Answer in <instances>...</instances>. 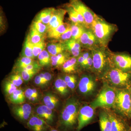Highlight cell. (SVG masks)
Listing matches in <instances>:
<instances>
[{"label":"cell","instance_id":"4","mask_svg":"<svg viewBox=\"0 0 131 131\" xmlns=\"http://www.w3.org/2000/svg\"><path fill=\"white\" fill-rule=\"evenodd\" d=\"M110 51L107 47L100 46L91 50L93 59L92 71L98 75H103L110 68Z\"/></svg>","mask_w":131,"mask_h":131},{"label":"cell","instance_id":"1","mask_svg":"<svg viewBox=\"0 0 131 131\" xmlns=\"http://www.w3.org/2000/svg\"><path fill=\"white\" fill-rule=\"evenodd\" d=\"M80 103L77 99L71 98L66 101L59 116L58 126L62 130H72L78 125Z\"/></svg>","mask_w":131,"mask_h":131},{"label":"cell","instance_id":"29","mask_svg":"<svg viewBox=\"0 0 131 131\" xmlns=\"http://www.w3.org/2000/svg\"><path fill=\"white\" fill-rule=\"evenodd\" d=\"M71 29L72 32V39H79L86 28L79 24L72 23L71 24Z\"/></svg>","mask_w":131,"mask_h":131},{"label":"cell","instance_id":"33","mask_svg":"<svg viewBox=\"0 0 131 131\" xmlns=\"http://www.w3.org/2000/svg\"><path fill=\"white\" fill-rule=\"evenodd\" d=\"M64 80L69 88L71 90L75 88L77 82V78L75 76L73 75H67L64 77Z\"/></svg>","mask_w":131,"mask_h":131},{"label":"cell","instance_id":"32","mask_svg":"<svg viewBox=\"0 0 131 131\" xmlns=\"http://www.w3.org/2000/svg\"><path fill=\"white\" fill-rule=\"evenodd\" d=\"M33 45L28 42L26 39L24 45V49L22 51V57H27L31 58H34L33 53Z\"/></svg>","mask_w":131,"mask_h":131},{"label":"cell","instance_id":"39","mask_svg":"<svg viewBox=\"0 0 131 131\" xmlns=\"http://www.w3.org/2000/svg\"><path fill=\"white\" fill-rule=\"evenodd\" d=\"M71 39H72V32L70 27L61 35L57 40L59 42L64 43Z\"/></svg>","mask_w":131,"mask_h":131},{"label":"cell","instance_id":"48","mask_svg":"<svg viewBox=\"0 0 131 131\" xmlns=\"http://www.w3.org/2000/svg\"><path fill=\"white\" fill-rule=\"evenodd\" d=\"M131 88V86H130Z\"/></svg>","mask_w":131,"mask_h":131},{"label":"cell","instance_id":"24","mask_svg":"<svg viewBox=\"0 0 131 131\" xmlns=\"http://www.w3.org/2000/svg\"><path fill=\"white\" fill-rule=\"evenodd\" d=\"M45 35H43L34 28L31 27L30 33L26 39L33 45L36 44L44 40Z\"/></svg>","mask_w":131,"mask_h":131},{"label":"cell","instance_id":"46","mask_svg":"<svg viewBox=\"0 0 131 131\" xmlns=\"http://www.w3.org/2000/svg\"><path fill=\"white\" fill-rule=\"evenodd\" d=\"M130 131H131V124L130 126Z\"/></svg>","mask_w":131,"mask_h":131},{"label":"cell","instance_id":"43","mask_svg":"<svg viewBox=\"0 0 131 131\" xmlns=\"http://www.w3.org/2000/svg\"><path fill=\"white\" fill-rule=\"evenodd\" d=\"M52 78V75L50 73L48 72H46L44 73V80L43 83L44 84H45L48 83V82L50 81L51 80Z\"/></svg>","mask_w":131,"mask_h":131},{"label":"cell","instance_id":"31","mask_svg":"<svg viewBox=\"0 0 131 131\" xmlns=\"http://www.w3.org/2000/svg\"><path fill=\"white\" fill-rule=\"evenodd\" d=\"M31 27L34 28L39 32L45 35L47 33L48 31L47 25L40 21H34Z\"/></svg>","mask_w":131,"mask_h":131},{"label":"cell","instance_id":"23","mask_svg":"<svg viewBox=\"0 0 131 131\" xmlns=\"http://www.w3.org/2000/svg\"><path fill=\"white\" fill-rule=\"evenodd\" d=\"M77 58L73 57H70L62 65V70L64 73H71L74 72L77 69Z\"/></svg>","mask_w":131,"mask_h":131},{"label":"cell","instance_id":"16","mask_svg":"<svg viewBox=\"0 0 131 131\" xmlns=\"http://www.w3.org/2000/svg\"><path fill=\"white\" fill-rule=\"evenodd\" d=\"M64 43L66 51L69 52L73 57L78 58L82 52L83 48L79 39H71Z\"/></svg>","mask_w":131,"mask_h":131},{"label":"cell","instance_id":"45","mask_svg":"<svg viewBox=\"0 0 131 131\" xmlns=\"http://www.w3.org/2000/svg\"><path fill=\"white\" fill-rule=\"evenodd\" d=\"M129 91H130V93L131 96V88L130 87H129Z\"/></svg>","mask_w":131,"mask_h":131},{"label":"cell","instance_id":"42","mask_svg":"<svg viewBox=\"0 0 131 131\" xmlns=\"http://www.w3.org/2000/svg\"><path fill=\"white\" fill-rule=\"evenodd\" d=\"M93 59L92 53H91L89 57L87 59V66L86 69L87 70H93Z\"/></svg>","mask_w":131,"mask_h":131},{"label":"cell","instance_id":"14","mask_svg":"<svg viewBox=\"0 0 131 131\" xmlns=\"http://www.w3.org/2000/svg\"><path fill=\"white\" fill-rule=\"evenodd\" d=\"M65 9L69 14L71 22L74 24L81 25L86 28H89L87 25L85 19L81 15L75 10L69 4H66L64 6Z\"/></svg>","mask_w":131,"mask_h":131},{"label":"cell","instance_id":"34","mask_svg":"<svg viewBox=\"0 0 131 131\" xmlns=\"http://www.w3.org/2000/svg\"><path fill=\"white\" fill-rule=\"evenodd\" d=\"M46 46L44 40L36 44L33 45V53L35 57H38L39 54L44 50Z\"/></svg>","mask_w":131,"mask_h":131},{"label":"cell","instance_id":"13","mask_svg":"<svg viewBox=\"0 0 131 131\" xmlns=\"http://www.w3.org/2000/svg\"><path fill=\"white\" fill-rule=\"evenodd\" d=\"M27 126L32 131H47L50 126L38 115H34L28 120Z\"/></svg>","mask_w":131,"mask_h":131},{"label":"cell","instance_id":"3","mask_svg":"<svg viewBox=\"0 0 131 131\" xmlns=\"http://www.w3.org/2000/svg\"><path fill=\"white\" fill-rule=\"evenodd\" d=\"M107 84L115 88H128L131 86V72L109 68L102 75Z\"/></svg>","mask_w":131,"mask_h":131},{"label":"cell","instance_id":"9","mask_svg":"<svg viewBox=\"0 0 131 131\" xmlns=\"http://www.w3.org/2000/svg\"><path fill=\"white\" fill-rule=\"evenodd\" d=\"M90 105L83 106L79 110L77 131H80L92 121L94 116V110Z\"/></svg>","mask_w":131,"mask_h":131},{"label":"cell","instance_id":"28","mask_svg":"<svg viewBox=\"0 0 131 131\" xmlns=\"http://www.w3.org/2000/svg\"><path fill=\"white\" fill-rule=\"evenodd\" d=\"M54 85L57 91L62 95H66L69 94V88L64 79L61 78H58L55 81Z\"/></svg>","mask_w":131,"mask_h":131},{"label":"cell","instance_id":"17","mask_svg":"<svg viewBox=\"0 0 131 131\" xmlns=\"http://www.w3.org/2000/svg\"><path fill=\"white\" fill-rule=\"evenodd\" d=\"M36 112L37 115L44 120L49 125L54 123V116L52 110L45 105L36 107Z\"/></svg>","mask_w":131,"mask_h":131},{"label":"cell","instance_id":"21","mask_svg":"<svg viewBox=\"0 0 131 131\" xmlns=\"http://www.w3.org/2000/svg\"><path fill=\"white\" fill-rule=\"evenodd\" d=\"M47 49L51 56H56L66 51L64 43L58 41L49 43L47 46Z\"/></svg>","mask_w":131,"mask_h":131},{"label":"cell","instance_id":"36","mask_svg":"<svg viewBox=\"0 0 131 131\" xmlns=\"http://www.w3.org/2000/svg\"><path fill=\"white\" fill-rule=\"evenodd\" d=\"M25 95L27 98L29 100L32 101H35L37 100L38 96V93L37 90L27 89L25 93Z\"/></svg>","mask_w":131,"mask_h":131},{"label":"cell","instance_id":"10","mask_svg":"<svg viewBox=\"0 0 131 131\" xmlns=\"http://www.w3.org/2000/svg\"><path fill=\"white\" fill-rule=\"evenodd\" d=\"M96 86L95 80L90 75L82 76L78 84V89L80 93L86 96L91 95L93 93Z\"/></svg>","mask_w":131,"mask_h":131},{"label":"cell","instance_id":"6","mask_svg":"<svg viewBox=\"0 0 131 131\" xmlns=\"http://www.w3.org/2000/svg\"><path fill=\"white\" fill-rule=\"evenodd\" d=\"M115 98V89L106 83L90 105L94 108L99 107L114 108Z\"/></svg>","mask_w":131,"mask_h":131},{"label":"cell","instance_id":"12","mask_svg":"<svg viewBox=\"0 0 131 131\" xmlns=\"http://www.w3.org/2000/svg\"><path fill=\"white\" fill-rule=\"evenodd\" d=\"M108 113L112 123L111 131H129L130 130V126L124 119L114 113Z\"/></svg>","mask_w":131,"mask_h":131},{"label":"cell","instance_id":"19","mask_svg":"<svg viewBox=\"0 0 131 131\" xmlns=\"http://www.w3.org/2000/svg\"><path fill=\"white\" fill-rule=\"evenodd\" d=\"M99 117L101 131H111L112 123L108 113L101 112L99 114Z\"/></svg>","mask_w":131,"mask_h":131},{"label":"cell","instance_id":"7","mask_svg":"<svg viewBox=\"0 0 131 131\" xmlns=\"http://www.w3.org/2000/svg\"><path fill=\"white\" fill-rule=\"evenodd\" d=\"M109 62L110 68H117L123 71L131 72V55L110 51Z\"/></svg>","mask_w":131,"mask_h":131},{"label":"cell","instance_id":"38","mask_svg":"<svg viewBox=\"0 0 131 131\" xmlns=\"http://www.w3.org/2000/svg\"><path fill=\"white\" fill-rule=\"evenodd\" d=\"M4 89L5 93L10 95L17 90V87L10 81L5 82Z\"/></svg>","mask_w":131,"mask_h":131},{"label":"cell","instance_id":"37","mask_svg":"<svg viewBox=\"0 0 131 131\" xmlns=\"http://www.w3.org/2000/svg\"><path fill=\"white\" fill-rule=\"evenodd\" d=\"M20 70L21 76L24 81H28L31 79L34 75L37 72V70H27L19 69Z\"/></svg>","mask_w":131,"mask_h":131},{"label":"cell","instance_id":"40","mask_svg":"<svg viewBox=\"0 0 131 131\" xmlns=\"http://www.w3.org/2000/svg\"><path fill=\"white\" fill-rule=\"evenodd\" d=\"M23 80L21 76L19 74L12 75L9 79V81L16 87L20 86L23 83Z\"/></svg>","mask_w":131,"mask_h":131},{"label":"cell","instance_id":"2","mask_svg":"<svg viewBox=\"0 0 131 131\" xmlns=\"http://www.w3.org/2000/svg\"><path fill=\"white\" fill-rule=\"evenodd\" d=\"M101 46L107 47V45L117 31L118 28L114 24L106 21L98 15L90 27Z\"/></svg>","mask_w":131,"mask_h":131},{"label":"cell","instance_id":"41","mask_svg":"<svg viewBox=\"0 0 131 131\" xmlns=\"http://www.w3.org/2000/svg\"><path fill=\"white\" fill-rule=\"evenodd\" d=\"M44 76V73H41L39 75L35 77L34 82L35 84L38 86H42L43 85Z\"/></svg>","mask_w":131,"mask_h":131},{"label":"cell","instance_id":"22","mask_svg":"<svg viewBox=\"0 0 131 131\" xmlns=\"http://www.w3.org/2000/svg\"><path fill=\"white\" fill-rule=\"evenodd\" d=\"M70 53L67 51L63 52L56 56L51 57V61L52 65L58 67L62 66L64 62L69 58Z\"/></svg>","mask_w":131,"mask_h":131},{"label":"cell","instance_id":"18","mask_svg":"<svg viewBox=\"0 0 131 131\" xmlns=\"http://www.w3.org/2000/svg\"><path fill=\"white\" fill-rule=\"evenodd\" d=\"M55 8H48L40 11L35 17V21H40L45 25L49 24Z\"/></svg>","mask_w":131,"mask_h":131},{"label":"cell","instance_id":"25","mask_svg":"<svg viewBox=\"0 0 131 131\" xmlns=\"http://www.w3.org/2000/svg\"><path fill=\"white\" fill-rule=\"evenodd\" d=\"M43 100L45 105L52 110L55 108L59 102L58 97L51 93L46 94Z\"/></svg>","mask_w":131,"mask_h":131},{"label":"cell","instance_id":"8","mask_svg":"<svg viewBox=\"0 0 131 131\" xmlns=\"http://www.w3.org/2000/svg\"><path fill=\"white\" fill-rule=\"evenodd\" d=\"M69 4L83 16L87 25L89 28H90L97 15L81 0H70Z\"/></svg>","mask_w":131,"mask_h":131},{"label":"cell","instance_id":"5","mask_svg":"<svg viewBox=\"0 0 131 131\" xmlns=\"http://www.w3.org/2000/svg\"><path fill=\"white\" fill-rule=\"evenodd\" d=\"M115 108L125 118L131 119V96L128 88L117 89Z\"/></svg>","mask_w":131,"mask_h":131},{"label":"cell","instance_id":"11","mask_svg":"<svg viewBox=\"0 0 131 131\" xmlns=\"http://www.w3.org/2000/svg\"><path fill=\"white\" fill-rule=\"evenodd\" d=\"M83 48L92 50L101 46L90 28H87L79 39Z\"/></svg>","mask_w":131,"mask_h":131},{"label":"cell","instance_id":"47","mask_svg":"<svg viewBox=\"0 0 131 131\" xmlns=\"http://www.w3.org/2000/svg\"><path fill=\"white\" fill-rule=\"evenodd\" d=\"M129 131H130V130H129Z\"/></svg>","mask_w":131,"mask_h":131},{"label":"cell","instance_id":"35","mask_svg":"<svg viewBox=\"0 0 131 131\" xmlns=\"http://www.w3.org/2000/svg\"><path fill=\"white\" fill-rule=\"evenodd\" d=\"M34 61L32 60V59L27 57H22L17 62V67L19 69L25 68L27 66L32 63Z\"/></svg>","mask_w":131,"mask_h":131},{"label":"cell","instance_id":"20","mask_svg":"<svg viewBox=\"0 0 131 131\" xmlns=\"http://www.w3.org/2000/svg\"><path fill=\"white\" fill-rule=\"evenodd\" d=\"M70 24L63 23L57 28L49 30L47 31V37L58 40L61 35L70 27Z\"/></svg>","mask_w":131,"mask_h":131},{"label":"cell","instance_id":"27","mask_svg":"<svg viewBox=\"0 0 131 131\" xmlns=\"http://www.w3.org/2000/svg\"><path fill=\"white\" fill-rule=\"evenodd\" d=\"M25 93L22 90L17 89L9 95V100L15 104H21L25 101Z\"/></svg>","mask_w":131,"mask_h":131},{"label":"cell","instance_id":"30","mask_svg":"<svg viewBox=\"0 0 131 131\" xmlns=\"http://www.w3.org/2000/svg\"><path fill=\"white\" fill-rule=\"evenodd\" d=\"M39 63L41 66H46L50 64L51 61L50 54L47 51L44 50L38 56Z\"/></svg>","mask_w":131,"mask_h":131},{"label":"cell","instance_id":"15","mask_svg":"<svg viewBox=\"0 0 131 131\" xmlns=\"http://www.w3.org/2000/svg\"><path fill=\"white\" fill-rule=\"evenodd\" d=\"M13 112L18 118L22 121H28L32 113V107L27 103L13 107Z\"/></svg>","mask_w":131,"mask_h":131},{"label":"cell","instance_id":"26","mask_svg":"<svg viewBox=\"0 0 131 131\" xmlns=\"http://www.w3.org/2000/svg\"><path fill=\"white\" fill-rule=\"evenodd\" d=\"M67 12L64 8H58L54 9L51 19L47 25L49 26L57 21L63 22L64 18Z\"/></svg>","mask_w":131,"mask_h":131},{"label":"cell","instance_id":"44","mask_svg":"<svg viewBox=\"0 0 131 131\" xmlns=\"http://www.w3.org/2000/svg\"><path fill=\"white\" fill-rule=\"evenodd\" d=\"M49 131H59L55 129H52L51 130H50Z\"/></svg>","mask_w":131,"mask_h":131}]
</instances>
